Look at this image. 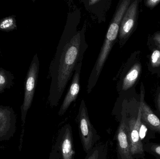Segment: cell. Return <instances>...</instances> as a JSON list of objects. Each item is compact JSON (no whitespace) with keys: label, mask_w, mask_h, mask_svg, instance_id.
Instances as JSON below:
<instances>
[{"label":"cell","mask_w":160,"mask_h":159,"mask_svg":"<svg viewBox=\"0 0 160 159\" xmlns=\"http://www.w3.org/2000/svg\"><path fill=\"white\" fill-rule=\"evenodd\" d=\"M12 75L10 72L1 68L0 69V92L11 86L12 82Z\"/></svg>","instance_id":"e0dca14e"},{"label":"cell","mask_w":160,"mask_h":159,"mask_svg":"<svg viewBox=\"0 0 160 159\" xmlns=\"http://www.w3.org/2000/svg\"><path fill=\"white\" fill-rule=\"evenodd\" d=\"M81 19L79 8L68 12L64 29L50 64L48 78L50 85L48 101L52 107L59 104L68 82L78 64L82 62L88 48L85 38L86 23L79 29Z\"/></svg>","instance_id":"6da1fadb"},{"label":"cell","mask_w":160,"mask_h":159,"mask_svg":"<svg viewBox=\"0 0 160 159\" xmlns=\"http://www.w3.org/2000/svg\"><path fill=\"white\" fill-rule=\"evenodd\" d=\"M160 2V0H148L145 1V5L149 8H153Z\"/></svg>","instance_id":"ffe728a7"},{"label":"cell","mask_w":160,"mask_h":159,"mask_svg":"<svg viewBox=\"0 0 160 159\" xmlns=\"http://www.w3.org/2000/svg\"><path fill=\"white\" fill-rule=\"evenodd\" d=\"M131 2V0H123L120 1L118 4L109 24L99 54L88 78L87 87L88 93L91 92L98 82L104 64L118 37L121 20Z\"/></svg>","instance_id":"7a4b0ae2"},{"label":"cell","mask_w":160,"mask_h":159,"mask_svg":"<svg viewBox=\"0 0 160 159\" xmlns=\"http://www.w3.org/2000/svg\"><path fill=\"white\" fill-rule=\"evenodd\" d=\"M139 135L143 145L150 143L151 140L156 138V133L151 130L142 120L139 127Z\"/></svg>","instance_id":"9a60e30c"},{"label":"cell","mask_w":160,"mask_h":159,"mask_svg":"<svg viewBox=\"0 0 160 159\" xmlns=\"http://www.w3.org/2000/svg\"><path fill=\"white\" fill-rule=\"evenodd\" d=\"M147 159V158H145L144 159Z\"/></svg>","instance_id":"cb8c5ba5"},{"label":"cell","mask_w":160,"mask_h":159,"mask_svg":"<svg viewBox=\"0 0 160 159\" xmlns=\"http://www.w3.org/2000/svg\"><path fill=\"white\" fill-rule=\"evenodd\" d=\"M141 97L142 98V121L155 133L160 134V119L145 102L144 92L142 91Z\"/></svg>","instance_id":"4fadbf2b"},{"label":"cell","mask_w":160,"mask_h":159,"mask_svg":"<svg viewBox=\"0 0 160 159\" xmlns=\"http://www.w3.org/2000/svg\"><path fill=\"white\" fill-rule=\"evenodd\" d=\"M16 130V116L12 108L0 106V142L8 140Z\"/></svg>","instance_id":"9c48e42d"},{"label":"cell","mask_w":160,"mask_h":159,"mask_svg":"<svg viewBox=\"0 0 160 159\" xmlns=\"http://www.w3.org/2000/svg\"><path fill=\"white\" fill-rule=\"evenodd\" d=\"M119 124L116 133L117 152L118 159H135L132 154L126 124L120 116Z\"/></svg>","instance_id":"ba28073f"},{"label":"cell","mask_w":160,"mask_h":159,"mask_svg":"<svg viewBox=\"0 0 160 159\" xmlns=\"http://www.w3.org/2000/svg\"><path fill=\"white\" fill-rule=\"evenodd\" d=\"M82 62L80 63L75 69L71 85L58 112L59 116H62L66 113L71 104L75 101L78 96L80 91V74Z\"/></svg>","instance_id":"30bf717a"},{"label":"cell","mask_w":160,"mask_h":159,"mask_svg":"<svg viewBox=\"0 0 160 159\" xmlns=\"http://www.w3.org/2000/svg\"><path fill=\"white\" fill-rule=\"evenodd\" d=\"M151 63L152 67H158L160 65V50L155 49L151 56Z\"/></svg>","instance_id":"d6986e66"},{"label":"cell","mask_w":160,"mask_h":159,"mask_svg":"<svg viewBox=\"0 0 160 159\" xmlns=\"http://www.w3.org/2000/svg\"><path fill=\"white\" fill-rule=\"evenodd\" d=\"M39 59L37 54H36L31 62L25 81L24 100L21 107L22 126L25 124L27 112L32 102L39 73Z\"/></svg>","instance_id":"5b68a950"},{"label":"cell","mask_w":160,"mask_h":159,"mask_svg":"<svg viewBox=\"0 0 160 159\" xmlns=\"http://www.w3.org/2000/svg\"><path fill=\"white\" fill-rule=\"evenodd\" d=\"M107 148L106 144L97 145L87 154L84 159H107Z\"/></svg>","instance_id":"5bb4252c"},{"label":"cell","mask_w":160,"mask_h":159,"mask_svg":"<svg viewBox=\"0 0 160 159\" xmlns=\"http://www.w3.org/2000/svg\"><path fill=\"white\" fill-rule=\"evenodd\" d=\"M145 152L150 154L155 159H160V144L157 143H148L143 145Z\"/></svg>","instance_id":"ac0fdd59"},{"label":"cell","mask_w":160,"mask_h":159,"mask_svg":"<svg viewBox=\"0 0 160 159\" xmlns=\"http://www.w3.org/2000/svg\"><path fill=\"white\" fill-rule=\"evenodd\" d=\"M52 149L57 152L60 159H75L73 131L70 124H66L60 129Z\"/></svg>","instance_id":"8992f818"},{"label":"cell","mask_w":160,"mask_h":159,"mask_svg":"<svg viewBox=\"0 0 160 159\" xmlns=\"http://www.w3.org/2000/svg\"><path fill=\"white\" fill-rule=\"evenodd\" d=\"M17 28L15 16H9L4 18L0 21V30L3 31L8 32L13 30Z\"/></svg>","instance_id":"2e32d148"},{"label":"cell","mask_w":160,"mask_h":159,"mask_svg":"<svg viewBox=\"0 0 160 159\" xmlns=\"http://www.w3.org/2000/svg\"><path fill=\"white\" fill-rule=\"evenodd\" d=\"M48 159H60V157L57 152L54 149H52V152L50 154Z\"/></svg>","instance_id":"603a6c76"},{"label":"cell","mask_w":160,"mask_h":159,"mask_svg":"<svg viewBox=\"0 0 160 159\" xmlns=\"http://www.w3.org/2000/svg\"><path fill=\"white\" fill-rule=\"evenodd\" d=\"M121 106L120 116L126 124L132 156L135 159H144L145 152L139 135V127L142 122V97L136 106L125 101Z\"/></svg>","instance_id":"3957f363"},{"label":"cell","mask_w":160,"mask_h":159,"mask_svg":"<svg viewBox=\"0 0 160 159\" xmlns=\"http://www.w3.org/2000/svg\"><path fill=\"white\" fill-rule=\"evenodd\" d=\"M85 9L96 16L99 23L105 22L106 14L112 4L111 0L82 1Z\"/></svg>","instance_id":"7c38bea8"},{"label":"cell","mask_w":160,"mask_h":159,"mask_svg":"<svg viewBox=\"0 0 160 159\" xmlns=\"http://www.w3.org/2000/svg\"><path fill=\"white\" fill-rule=\"evenodd\" d=\"M77 122L84 151L87 154L99 141L100 137L89 119L84 100H82L77 116Z\"/></svg>","instance_id":"277c9868"},{"label":"cell","mask_w":160,"mask_h":159,"mask_svg":"<svg viewBox=\"0 0 160 159\" xmlns=\"http://www.w3.org/2000/svg\"><path fill=\"white\" fill-rule=\"evenodd\" d=\"M153 39L156 44L160 48V32L156 33L153 36Z\"/></svg>","instance_id":"44dd1931"},{"label":"cell","mask_w":160,"mask_h":159,"mask_svg":"<svg viewBox=\"0 0 160 159\" xmlns=\"http://www.w3.org/2000/svg\"><path fill=\"white\" fill-rule=\"evenodd\" d=\"M141 72V65L139 63L133 64L128 70L123 71L117 85L119 94L125 93L134 86Z\"/></svg>","instance_id":"8fae6325"},{"label":"cell","mask_w":160,"mask_h":159,"mask_svg":"<svg viewBox=\"0 0 160 159\" xmlns=\"http://www.w3.org/2000/svg\"><path fill=\"white\" fill-rule=\"evenodd\" d=\"M139 2L136 0L131 3L121 20L118 35L120 48L125 45L134 30L137 21Z\"/></svg>","instance_id":"52a82bcc"},{"label":"cell","mask_w":160,"mask_h":159,"mask_svg":"<svg viewBox=\"0 0 160 159\" xmlns=\"http://www.w3.org/2000/svg\"><path fill=\"white\" fill-rule=\"evenodd\" d=\"M156 106H157V111H158V117L160 118V91L158 95L157 98V101H156Z\"/></svg>","instance_id":"7402d4cb"}]
</instances>
